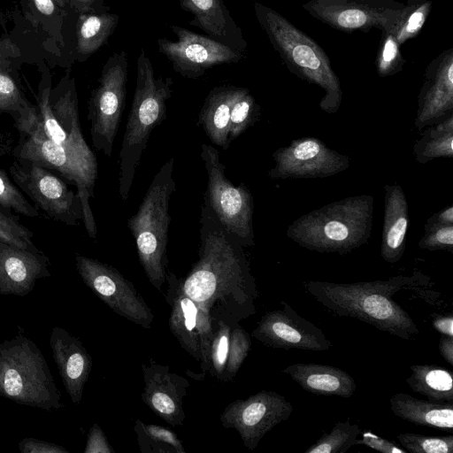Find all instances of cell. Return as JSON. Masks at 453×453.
I'll return each mask as SVG.
<instances>
[{
	"mask_svg": "<svg viewBox=\"0 0 453 453\" xmlns=\"http://www.w3.org/2000/svg\"><path fill=\"white\" fill-rule=\"evenodd\" d=\"M180 283L212 317L217 312L226 321H237L255 313L257 291L244 246L219 223L204 197L198 260Z\"/></svg>",
	"mask_w": 453,
	"mask_h": 453,
	"instance_id": "cell-1",
	"label": "cell"
},
{
	"mask_svg": "<svg viewBox=\"0 0 453 453\" xmlns=\"http://www.w3.org/2000/svg\"><path fill=\"white\" fill-rule=\"evenodd\" d=\"M429 276L419 270L411 275H395L388 280L336 283L319 280L303 282L305 291L324 307L342 317L357 319L373 327L410 341L419 333L412 318L394 299L399 291L411 290L429 303L435 298Z\"/></svg>",
	"mask_w": 453,
	"mask_h": 453,
	"instance_id": "cell-2",
	"label": "cell"
},
{
	"mask_svg": "<svg viewBox=\"0 0 453 453\" xmlns=\"http://www.w3.org/2000/svg\"><path fill=\"white\" fill-rule=\"evenodd\" d=\"M373 203L367 194L329 203L294 220L287 236L309 250L345 255L369 241Z\"/></svg>",
	"mask_w": 453,
	"mask_h": 453,
	"instance_id": "cell-3",
	"label": "cell"
},
{
	"mask_svg": "<svg viewBox=\"0 0 453 453\" xmlns=\"http://www.w3.org/2000/svg\"><path fill=\"white\" fill-rule=\"evenodd\" d=\"M261 28L288 71L324 90L320 109L329 114L338 111L342 90L340 79L324 50L307 34L273 8L254 3Z\"/></svg>",
	"mask_w": 453,
	"mask_h": 453,
	"instance_id": "cell-4",
	"label": "cell"
},
{
	"mask_svg": "<svg viewBox=\"0 0 453 453\" xmlns=\"http://www.w3.org/2000/svg\"><path fill=\"white\" fill-rule=\"evenodd\" d=\"M173 85L171 77H155L152 63L141 49L134 98L119 155V193L124 202L152 131L166 119Z\"/></svg>",
	"mask_w": 453,
	"mask_h": 453,
	"instance_id": "cell-5",
	"label": "cell"
},
{
	"mask_svg": "<svg viewBox=\"0 0 453 453\" xmlns=\"http://www.w3.org/2000/svg\"><path fill=\"white\" fill-rule=\"evenodd\" d=\"M173 170L174 159L171 157L154 176L136 213L127 219L139 261L150 284L158 291L167 273L169 203L176 189Z\"/></svg>",
	"mask_w": 453,
	"mask_h": 453,
	"instance_id": "cell-6",
	"label": "cell"
},
{
	"mask_svg": "<svg viewBox=\"0 0 453 453\" xmlns=\"http://www.w3.org/2000/svg\"><path fill=\"white\" fill-rule=\"evenodd\" d=\"M0 395L46 411L65 406L42 352L20 330L0 342Z\"/></svg>",
	"mask_w": 453,
	"mask_h": 453,
	"instance_id": "cell-7",
	"label": "cell"
},
{
	"mask_svg": "<svg viewBox=\"0 0 453 453\" xmlns=\"http://www.w3.org/2000/svg\"><path fill=\"white\" fill-rule=\"evenodd\" d=\"M200 156L208 177L203 197L227 232L244 247L253 246L254 200L250 190L243 183L234 186L226 178V166L213 146L203 143Z\"/></svg>",
	"mask_w": 453,
	"mask_h": 453,
	"instance_id": "cell-8",
	"label": "cell"
},
{
	"mask_svg": "<svg viewBox=\"0 0 453 453\" xmlns=\"http://www.w3.org/2000/svg\"><path fill=\"white\" fill-rule=\"evenodd\" d=\"M127 65V54L124 50L110 56L88 102L92 144L106 157L111 156L126 106Z\"/></svg>",
	"mask_w": 453,
	"mask_h": 453,
	"instance_id": "cell-9",
	"label": "cell"
},
{
	"mask_svg": "<svg viewBox=\"0 0 453 453\" xmlns=\"http://www.w3.org/2000/svg\"><path fill=\"white\" fill-rule=\"evenodd\" d=\"M17 130L19 138L12 151L14 157L31 160L49 170L57 171L76 187L82 205V222L88 236L95 239L97 227L89 200L94 197L96 184L88 179L77 162L60 145L45 135L38 112L34 121Z\"/></svg>",
	"mask_w": 453,
	"mask_h": 453,
	"instance_id": "cell-10",
	"label": "cell"
},
{
	"mask_svg": "<svg viewBox=\"0 0 453 453\" xmlns=\"http://www.w3.org/2000/svg\"><path fill=\"white\" fill-rule=\"evenodd\" d=\"M13 182L49 218L67 226L83 221V211L77 192L40 164L14 157L9 167Z\"/></svg>",
	"mask_w": 453,
	"mask_h": 453,
	"instance_id": "cell-11",
	"label": "cell"
},
{
	"mask_svg": "<svg viewBox=\"0 0 453 453\" xmlns=\"http://www.w3.org/2000/svg\"><path fill=\"white\" fill-rule=\"evenodd\" d=\"M75 265L85 285L115 313L144 328L151 327L152 311L116 268L78 253Z\"/></svg>",
	"mask_w": 453,
	"mask_h": 453,
	"instance_id": "cell-12",
	"label": "cell"
},
{
	"mask_svg": "<svg viewBox=\"0 0 453 453\" xmlns=\"http://www.w3.org/2000/svg\"><path fill=\"white\" fill-rule=\"evenodd\" d=\"M403 6L397 0H308L303 9L334 29L368 33L372 28L392 29Z\"/></svg>",
	"mask_w": 453,
	"mask_h": 453,
	"instance_id": "cell-13",
	"label": "cell"
},
{
	"mask_svg": "<svg viewBox=\"0 0 453 453\" xmlns=\"http://www.w3.org/2000/svg\"><path fill=\"white\" fill-rule=\"evenodd\" d=\"M171 29L177 41L159 38L157 49L170 60L173 70L185 78L198 79L216 65L237 64L245 58V52L209 36L176 25L171 26Z\"/></svg>",
	"mask_w": 453,
	"mask_h": 453,
	"instance_id": "cell-14",
	"label": "cell"
},
{
	"mask_svg": "<svg viewBox=\"0 0 453 453\" xmlns=\"http://www.w3.org/2000/svg\"><path fill=\"white\" fill-rule=\"evenodd\" d=\"M168 282L165 299L171 307L169 327L180 346L201 363L203 372L208 370L211 343L214 334L211 312L197 304L183 291L180 279L166 273Z\"/></svg>",
	"mask_w": 453,
	"mask_h": 453,
	"instance_id": "cell-15",
	"label": "cell"
},
{
	"mask_svg": "<svg viewBox=\"0 0 453 453\" xmlns=\"http://www.w3.org/2000/svg\"><path fill=\"white\" fill-rule=\"evenodd\" d=\"M293 410L284 395L261 390L229 403L219 419L224 427L237 431L246 448L254 449L268 432L290 418Z\"/></svg>",
	"mask_w": 453,
	"mask_h": 453,
	"instance_id": "cell-16",
	"label": "cell"
},
{
	"mask_svg": "<svg viewBox=\"0 0 453 453\" xmlns=\"http://www.w3.org/2000/svg\"><path fill=\"white\" fill-rule=\"evenodd\" d=\"M274 166L268 172L273 180L314 179L335 175L349 168L347 155L328 148L316 137H301L273 153Z\"/></svg>",
	"mask_w": 453,
	"mask_h": 453,
	"instance_id": "cell-17",
	"label": "cell"
},
{
	"mask_svg": "<svg viewBox=\"0 0 453 453\" xmlns=\"http://www.w3.org/2000/svg\"><path fill=\"white\" fill-rule=\"evenodd\" d=\"M280 304L281 308L261 317L252 332L255 339L275 349L324 351L332 348V342L319 327L285 301Z\"/></svg>",
	"mask_w": 453,
	"mask_h": 453,
	"instance_id": "cell-18",
	"label": "cell"
},
{
	"mask_svg": "<svg viewBox=\"0 0 453 453\" xmlns=\"http://www.w3.org/2000/svg\"><path fill=\"white\" fill-rule=\"evenodd\" d=\"M453 116V49L441 51L426 66L418 96L415 127L421 131Z\"/></svg>",
	"mask_w": 453,
	"mask_h": 453,
	"instance_id": "cell-19",
	"label": "cell"
},
{
	"mask_svg": "<svg viewBox=\"0 0 453 453\" xmlns=\"http://www.w3.org/2000/svg\"><path fill=\"white\" fill-rule=\"evenodd\" d=\"M142 367L144 380L142 399L144 403L169 425L182 426L185 419L183 399L188 393V380L171 372L168 365L152 359Z\"/></svg>",
	"mask_w": 453,
	"mask_h": 453,
	"instance_id": "cell-20",
	"label": "cell"
},
{
	"mask_svg": "<svg viewBox=\"0 0 453 453\" xmlns=\"http://www.w3.org/2000/svg\"><path fill=\"white\" fill-rule=\"evenodd\" d=\"M50 258L40 250H27L0 240V295L29 294L37 280L50 276Z\"/></svg>",
	"mask_w": 453,
	"mask_h": 453,
	"instance_id": "cell-21",
	"label": "cell"
},
{
	"mask_svg": "<svg viewBox=\"0 0 453 453\" xmlns=\"http://www.w3.org/2000/svg\"><path fill=\"white\" fill-rule=\"evenodd\" d=\"M50 345L64 387L72 403L78 404L92 369V358L81 341L60 326L52 328Z\"/></svg>",
	"mask_w": 453,
	"mask_h": 453,
	"instance_id": "cell-22",
	"label": "cell"
},
{
	"mask_svg": "<svg viewBox=\"0 0 453 453\" xmlns=\"http://www.w3.org/2000/svg\"><path fill=\"white\" fill-rule=\"evenodd\" d=\"M50 74L45 67L42 71L36 97V108L42 130L50 141L60 145L77 162L88 179L96 184L98 173L96 157L85 139L79 140L69 136L58 124L50 105Z\"/></svg>",
	"mask_w": 453,
	"mask_h": 453,
	"instance_id": "cell-23",
	"label": "cell"
},
{
	"mask_svg": "<svg viewBox=\"0 0 453 453\" xmlns=\"http://www.w3.org/2000/svg\"><path fill=\"white\" fill-rule=\"evenodd\" d=\"M182 10L190 12L189 25L202 29L207 36L245 52L248 47L242 31L232 18L223 0H178Z\"/></svg>",
	"mask_w": 453,
	"mask_h": 453,
	"instance_id": "cell-24",
	"label": "cell"
},
{
	"mask_svg": "<svg viewBox=\"0 0 453 453\" xmlns=\"http://www.w3.org/2000/svg\"><path fill=\"white\" fill-rule=\"evenodd\" d=\"M384 219L380 255L389 264L397 263L403 256L409 226V206L399 184L384 187Z\"/></svg>",
	"mask_w": 453,
	"mask_h": 453,
	"instance_id": "cell-25",
	"label": "cell"
},
{
	"mask_svg": "<svg viewBox=\"0 0 453 453\" xmlns=\"http://www.w3.org/2000/svg\"><path fill=\"white\" fill-rule=\"evenodd\" d=\"M282 372L315 395L349 398L357 389L354 378L335 366L297 363L283 368Z\"/></svg>",
	"mask_w": 453,
	"mask_h": 453,
	"instance_id": "cell-26",
	"label": "cell"
},
{
	"mask_svg": "<svg viewBox=\"0 0 453 453\" xmlns=\"http://www.w3.org/2000/svg\"><path fill=\"white\" fill-rule=\"evenodd\" d=\"M242 87L220 85L214 87L204 99L198 116V124L212 143L227 149L229 139L230 113L234 102Z\"/></svg>",
	"mask_w": 453,
	"mask_h": 453,
	"instance_id": "cell-27",
	"label": "cell"
},
{
	"mask_svg": "<svg viewBox=\"0 0 453 453\" xmlns=\"http://www.w3.org/2000/svg\"><path fill=\"white\" fill-rule=\"evenodd\" d=\"M393 414L417 426L453 429V402L422 400L406 393L389 398Z\"/></svg>",
	"mask_w": 453,
	"mask_h": 453,
	"instance_id": "cell-28",
	"label": "cell"
},
{
	"mask_svg": "<svg viewBox=\"0 0 453 453\" xmlns=\"http://www.w3.org/2000/svg\"><path fill=\"white\" fill-rule=\"evenodd\" d=\"M119 17L108 10L78 14L75 23L74 58L86 61L97 51L115 31Z\"/></svg>",
	"mask_w": 453,
	"mask_h": 453,
	"instance_id": "cell-29",
	"label": "cell"
},
{
	"mask_svg": "<svg viewBox=\"0 0 453 453\" xmlns=\"http://www.w3.org/2000/svg\"><path fill=\"white\" fill-rule=\"evenodd\" d=\"M406 383L411 389L438 402H453L452 372L435 365H412Z\"/></svg>",
	"mask_w": 453,
	"mask_h": 453,
	"instance_id": "cell-30",
	"label": "cell"
},
{
	"mask_svg": "<svg viewBox=\"0 0 453 453\" xmlns=\"http://www.w3.org/2000/svg\"><path fill=\"white\" fill-rule=\"evenodd\" d=\"M413 146L415 160L426 164L436 158H453V116L419 131Z\"/></svg>",
	"mask_w": 453,
	"mask_h": 453,
	"instance_id": "cell-31",
	"label": "cell"
},
{
	"mask_svg": "<svg viewBox=\"0 0 453 453\" xmlns=\"http://www.w3.org/2000/svg\"><path fill=\"white\" fill-rule=\"evenodd\" d=\"M11 73L0 69V114H9L17 128L35 120L37 108L26 98Z\"/></svg>",
	"mask_w": 453,
	"mask_h": 453,
	"instance_id": "cell-32",
	"label": "cell"
},
{
	"mask_svg": "<svg viewBox=\"0 0 453 453\" xmlns=\"http://www.w3.org/2000/svg\"><path fill=\"white\" fill-rule=\"evenodd\" d=\"M22 4L27 8L25 14H28L33 25L41 26L52 40L63 46L65 9L61 8L55 0H22Z\"/></svg>",
	"mask_w": 453,
	"mask_h": 453,
	"instance_id": "cell-33",
	"label": "cell"
},
{
	"mask_svg": "<svg viewBox=\"0 0 453 453\" xmlns=\"http://www.w3.org/2000/svg\"><path fill=\"white\" fill-rule=\"evenodd\" d=\"M134 429L142 453L186 452L176 434L164 426L146 425L140 419H136Z\"/></svg>",
	"mask_w": 453,
	"mask_h": 453,
	"instance_id": "cell-34",
	"label": "cell"
},
{
	"mask_svg": "<svg viewBox=\"0 0 453 453\" xmlns=\"http://www.w3.org/2000/svg\"><path fill=\"white\" fill-rule=\"evenodd\" d=\"M432 7L431 0H407L397 22L391 29L400 46L419 34Z\"/></svg>",
	"mask_w": 453,
	"mask_h": 453,
	"instance_id": "cell-35",
	"label": "cell"
},
{
	"mask_svg": "<svg viewBox=\"0 0 453 453\" xmlns=\"http://www.w3.org/2000/svg\"><path fill=\"white\" fill-rule=\"evenodd\" d=\"M361 428L350 420L337 422L329 433H323L304 453H345L355 445Z\"/></svg>",
	"mask_w": 453,
	"mask_h": 453,
	"instance_id": "cell-36",
	"label": "cell"
},
{
	"mask_svg": "<svg viewBox=\"0 0 453 453\" xmlns=\"http://www.w3.org/2000/svg\"><path fill=\"white\" fill-rule=\"evenodd\" d=\"M375 68L380 78L392 76L401 72L406 63L400 45L390 28L381 29Z\"/></svg>",
	"mask_w": 453,
	"mask_h": 453,
	"instance_id": "cell-37",
	"label": "cell"
},
{
	"mask_svg": "<svg viewBox=\"0 0 453 453\" xmlns=\"http://www.w3.org/2000/svg\"><path fill=\"white\" fill-rule=\"evenodd\" d=\"M259 111V105L254 96L247 88H242L231 109L229 127L231 142L239 137L257 120Z\"/></svg>",
	"mask_w": 453,
	"mask_h": 453,
	"instance_id": "cell-38",
	"label": "cell"
},
{
	"mask_svg": "<svg viewBox=\"0 0 453 453\" xmlns=\"http://www.w3.org/2000/svg\"><path fill=\"white\" fill-rule=\"evenodd\" d=\"M0 208L29 218L40 216L38 209L31 203L8 174L0 167Z\"/></svg>",
	"mask_w": 453,
	"mask_h": 453,
	"instance_id": "cell-39",
	"label": "cell"
},
{
	"mask_svg": "<svg viewBox=\"0 0 453 453\" xmlns=\"http://www.w3.org/2000/svg\"><path fill=\"white\" fill-rule=\"evenodd\" d=\"M216 326L210 347L207 372L223 380L227 360L231 326L222 319L217 320Z\"/></svg>",
	"mask_w": 453,
	"mask_h": 453,
	"instance_id": "cell-40",
	"label": "cell"
},
{
	"mask_svg": "<svg viewBox=\"0 0 453 453\" xmlns=\"http://www.w3.org/2000/svg\"><path fill=\"white\" fill-rule=\"evenodd\" d=\"M401 446L411 453H452L453 435L427 436L414 433L397 434Z\"/></svg>",
	"mask_w": 453,
	"mask_h": 453,
	"instance_id": "cell-41",
	"label": "cell"
},
{
	"mask_svg": "<svg viewBox=\"0 0 453 453\" xmlns=\"http://www.w3.org/2000/svg\"><path fill=\"white\" fill-rule=\"evenodd\" d=\"M251 346L249 334L239 325L230 332L226 365L223 380H230L239 371Z\"/></svg>",
	"mask_w": 453,
	"mask_h": 453,
	"instance_id": "cell-42",
	"label": "cell"
},
{
	"mask_svg": "<svg viewBox=\"0 0 453 453\" xmlns=\"http://www.w3.org/2000/svg\"><path fill=\"white\" fill-rule=\"evenodd\" d=\"M419 249L429 251L443 250L453 253V224L426 223L419 240Z\"/></svg>",
	"mask_w": 453,
	"mask_h": 453,
	"instance_id": "cell-43",
	"label": "cell"
},
{
	"mask_svg": "<svg viewBox=\"0 0 453 453\" xmlns=\"http://www.w3.org/2000/svg\"><path fill=\"white\" fill-rule=\"evenodd\" d=\"M0 231L12 239L17 246L39 250L32 241L33 232L23 226L14 213L0 208Z\"/></svg>",
	"mask_w": 453,
	"mask_h": 453,
	"instance_id": "cell-44",
	"label": "cell"
},
{
	"mask_svg": "<svg viewBox=\"0 0 453 453\" xmlns=\"http://www.w3.org/2000/svg\"><path fill=\"white\" fill-rule=\"evenodd\" d=\"M21 57V50L16 42L7 36L0 39V69L12 72Z\"/></svg>",
	"mask_w": 453,
	"mask_h": 453,
	"instance_id": "cell-45",
	"label": "cell"
},
{
	"mask_svg": "<svg viewBox=\"0 0 453 453\" xmlns=\"http://www.w3.org/2000/svg\"><path fill=\"white\" fill-rule=\"evenodd\" d=\"M355 445H365L368 448L384 453H407L403 448L399 447L391 441L378 436L372 431L363 432L361 434V438H357Z\"/></svg>",
	"mask_w": 453,
	"mask_h": 453,
	"instance_id": "cell-46",
	"label": "cell"
},
{
	"mask_svg": "<svg viewBox=\"0 0 453 453\" xmlns=\"http://www.w3.org/2000/svg\"><path fill=\"white\" fill-rule=\"evenodd\" d=\"M19 449L22 453H68L62 446L37 438L27 437L19 441Z\"/></svg>",
	"mask_w": 453,
	"mask_h": 453,
	"instance_id": "cell-47",
	"label": "cell"
},
{
	"mask_svg": "<svg viewBox=\"0 0 453 453\" xmlns=\"http://www.w3.org/2000/svg\"><path fill=\"white\" fill-rule=\"evenodd\" d=\"M85 453H112L113 449L97 424H94L89 430Z\"/></svg>",
	"mask_w": 453,
	"mask_h": 453,
	"instance_id": "cell-48",
	"label": "cell"
},
{
	"mask_svg": "<svg viewBox=\"0 0 453 453\" xmlns=\"http://www.w3.org/2000/svg\"><path fill=\"white\" fill-rule=\"evenodd\" d=\"M68 4L77 14L89 12H100L108 10L104 0H67Z\"/></svg>",
	"mask_w": 453,
	"mask_h": 453,
	"instance_id": "cell-49",
	"label": "cell"
},
{
	"mask_svg": "<svg viewBox=\"0 0 453 453\" xmlns=\"http://www.w3.org/2000/svg\"><path fill=\"white\" fill-rule=\"evenodd\" d=\"M432 326L441 335L453 337V316L451 313L434 317Z\"/></svg>",
	"mask_w": 453,
	"mask_h": 453,
	"instance_id": "cell-50",
	"label": "cell"
},
{
	"mask_svg": "<svg viewBox=\"0 0 453 453\" xmlns=\"http://www.w3.org/2000/svg\"><path fill=\"white\" fill-rule=\"evenodd\" d=\"M427 223L436 224H453V205L449 204L441 211L431 215L427 220Z\"/></svg>",
	"mask_w": 453,
	"mask_h": 453,
	"instance_id": "cell-51",
	"label": "cell"
},
{
	"mask_svg": "<svg viewBox=\"0 0 453 453\" xmlns=\"http://www.w3.org/2000/svg\"><path fill=\"white\" fill-rule=\"evenodd\" d=\"M439 351L441 356L453 365V337L441 335L439 341Z\"/></svg>",
	"mask_w": 453,
	"mask_h": 453,
	"instance_id": "cell-52",
	"label": "cell"
},
{
	"mask_svg": "<svg viewBox=\"0 0 453 453\" xmlns=\"http://www.w3.org/2000/svg\"><path fill=\"white\" fill-rule=\"evenodd\" d=\"M12 138L8 133L0 132V156L12 151Z\"/></svg>",
	"mask_w": 453,
	"mask_h": 453,
	"instance_id": "cell-53",
	"label": "cell"
},
{
	"mask_svg": "<svg viewBox=\"0 0 453 453\" xmlns=\"http://www.w3.org/2000/svg\"><path fill=\"white\" fill-rule=\"evenodd\" d=\"M0 240L1 241H4L6 242H9L11 244H13V245H16V243L12 240L10 239L7 235H5L4 233H2L0 231ZM17 246V245H16Z\"/></svg>",
	"mask_w": 453,
	"mask_h": 453,
	"instance_id": "cell-54",
	"label": "cell"
},
{
	"mask_svg": "<svg viewBox=\"0 0 453 453\" xmlns=\"http://www.w3.org/2000/svg\"><path fill=\"white\" fill-rule=\"evenodd\" d=\"M55 1L61 8L65 9L67 7V4H68L67 0H55Z\"/></svg>",
	"mask_w": 453,
	"mask_h": 453,
	"instance_id": "cell-55",
	"label": "cell"
}]
</instances>
